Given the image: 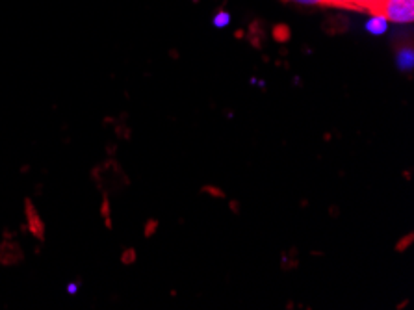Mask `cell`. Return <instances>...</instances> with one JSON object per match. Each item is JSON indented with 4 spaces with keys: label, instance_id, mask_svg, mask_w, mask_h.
Wrapping results in <instances>:
<instances>
[{
    "label": "cell",
    "instance_id": "obj_1",
    "mask_svg": "<svg viewBox=\"0 0 414 310\" xmlns=\"http://www.w3.org/2000/svg\"><path fill=\"white\" fill-rule=\"evenodd\" d=\"M93 179H95V182L102 190H119V188L129 184L125 171L121 170L115 160H108V162H104L102 165L95 168Z\"/></svg>",
    "mask_w": 414,
    "mask_h": 310
},
{
    "label": "cell",
    "instance_id": "obj_2",
    "mask_svg": "<svg viewBox=\"0 0 414 310\" xmlns=\"http://www.w3.org/2000/svg\"><path fill=\"white\" fill-rule=\"evenodd\" d=\"M388 23L411 24L414 21V0H385L379 8Z\"/></svg>",
    "mask_w": 414,
    "mask_h": 310
},
{
    "label": "cell",
    "instance_id": "obj_3",
    "mask_svg": "<svg viewBox=\"0 0 414 310\" xmlns=\"http://www.w3.org/2000/svg\"><path fill=\"white\" fill-rule=\"evenodd\" d=\"M24 215H26V223H28V231L32 232V236H35L40 242H43L47 238L45 223H43L40 212H38L35 204L30 199L24 201Z\"/></svg>",
    "mask_w": 414,
    "mask_h": 310
},
{
    "label": "cell",
    "instance_id": "obj_4",
    "mask_svg": "<svg viewBox=\"0 0 414 310\" xmlns=\"http://www.w3.org/2000/svg\"><path fill=\"white\" fill-rule=\"evenodd\" d=\"M24 260V253L17 242H6L0 243V264L2 266H17Z\"/></svg>",
    "mask_w": 414,
    "mask_h": 310
},
{
    "label": "cell",
    "instance_id": "obj_5",
    "mask_svg": "<svg viewBox=\"0 0 414 310\" xmlns=\"http://www.w3.org/2000/svg\"><path fill=\"white\" fill-rule=\"evenodd\" d=\"M386 30H388V19L379 12H375L366 23V32L372 35H383L386 34Z\"/></svg>",
    "mask_w": 414,
    "mask_h": 310
},
{
    "label": "cell",
    "instance_id": "obj_6",
    "mask_svg": "<svg viewBox=\"0 0 414 310\" xmlns=\"http://www.w3.org/2000/svg\"><path fill=\"white\" fill-rule=\"evenodd\" d=\"M397 67L401 69V71H413L414 67V52L411 47H405L401 51L397 52Z\"/></svg>",
    "mask_w": 414,
    "mask_h": 310
},
{
    "label": "cell",
    "instance_id": "obj_7",
    "mask_svg": "<svg viewBox=\"0 0 414 310\" xmlns=\"http://www.w3.org/2000/svg\"><path fill=\"white\" fill-rule=\"evenodd\" d=\"M101 215H102V221H104V225L108 227V229H112V210H110V201H108V195H106V193L102 195Z\"/></svg>",
    "mask_w": 414,
    "mask_h": 310
},
{
    "label": "cell",
    "instance_id": "obj_8",
    "mask_svg": "<svg viewBox=\"0 0 414 310\" xmlns=\"http://www.w3.org/2000/svg\"><path fill=\"white\" fill-rule=\"evenodd\" d=\"M273 40L279 41V43H284V41L290 40V30L288 26H284V24H279L273 28Z\"/></svg>",
    "mask_w": 414,
    "mask_h": 310
},
{
    "label": "cell",
    "instance_id": "obj_9",
    "mask_svg": "<svg viewBox=\"0 0 414 310\" xmlns=\"http://www.w3.org/2000/svg\"><path fill=\"white\" fill-rule=\"evenodd\" d=\"M329 6H335V8H358V10H361V0H329Z\"/></svg>",
    "mask_w": 414,
    "mask_h": 310
},
{
    "label": "cell",
    "instance_id": "obj_10",
    "mask_svg": "<svg viewBox=\"0 0 414 310\" xmlns=\"http://www.w3.org/2000/svg\"><path fill=\"white\" fill-rule=\"evenodd\" d=\"M212 23H214V26H216V28H225V26H229V24H231V15H229L227 12H220L216 17H214V21H212Z\"/></svg>",
    "mask_w": 414,
    "mask_h": 310
},
{
    "label": "cell",
    "instance_id": "obj_11",
    "mask_svg": "<svg viewBox=\"0 0 414 310\" xmlns=\"http://www.w3.org/2000/svg\"><path fill=\"white\" fill-rule=\"evenodd\" d=\"M385 0H361V10H370V12H379Z\"/></svg>",
    "mask_w": 414,
    "mask_h": 310
},
{
    "label": "cell",
    "instance_id": "obj_12",
    "mask_svg": "<svg viewBox=\"0 0 414 310\" xmlns=\"http://www.w3.org/2000/svg\"><path fill=\"white\" fill-rule=\"evenodd\" d=\"M136 259H138L136 249L129 247V249H125L123 253H121V262H123V264H126V266L134 264V262H136Z\"/></svg>",
    "mask_w": 414,
    "mask_h": 310
},
{
    "label": "cell",
    "instance_id": "obj_13",
    "mask_svg": "<svg viewBox=\"0 0 414 310\" xmlns=\"http://www.w3.org/2000/svg\"><path fill=\"white\" fill-rule=\"evenodd\" d=\"M413 242H414L413 234H407V236L401 238V240L396 243V251H397V253H403V251H407V249L413 245Z\"/></svg>",
    "mask_w": 414,
    "mask_h": 310
},
{
    "label": "cell",
    "instance_id": "obj_14",
    "mask_svg": "<svg viewBox=\"0 0 414 310\" xmlns=\"http://www.w3.org/2000/svg\"><path fill=\"white\" fill-rule=\"evenodd\" d=\"M158 220H149L147 223H145V229H143V234H145V238H151L156 234V231H158Z\"/></svg>",
    "mask_w": 414,
    "mask_h": 310
},
{
    "label": "cell",
    "instance_id": "obj_15",
    "mask_svg": "<svg viewBox=\"0 0 414 310\" xmlns=\"http://www.w3.org/2000/svg\"><path fill=\"white\" fill-rule=\"evenodd\" d=\"M295 4H303V6H329V0H288Z\"/></svg>",
    "mask_w": 414,
    "mask_h": 310
},
{
    "label": "cell",
    "instance_id": "obj_16",
    "mask_svg": "<svg viewBox=\"0 0 414 310\" xmlns=\"http://www.w3.org/2000/svg\"><path fill=\"white\" fill-rule=\"evenodd\" d=\"M201 192L208 193V195H212V197H220V199L225 197V192H223V190H220V188H216V186H204Z\"/></svg>",
    "mask_w": 414,
    "mask_h": 310
},
{
    "label": "cell",
    "instance_id": "obj_17",
    "mask_svg": "<svg viewBox=\"0 0 414 310\" xmlns=\"http://www.w3.org/2000/svg\"><path fill=\"white\" fill-rule=\"evenodd\" d=\"M69 293H76V290H78V284H69Z\"/></svg>",
    "mask_w": 414,
    "mask_h": 310
},
{
    "label": "cell",
    "instance_id": "obj_18",
    "mask_svg": "<svg viewBox=\"0 0 414 310\" xmlns=\"http://www.w3.org/2000/svg\"><path fill=\"white\" fill-rule=\"evenodd\" d=\"M231 209H233L234 212H238V204H236V201H233V203H231Z\"/></svg>",
    "mask_w": 414,
    "mask_h": 310
}]
</instances>
